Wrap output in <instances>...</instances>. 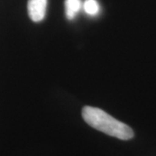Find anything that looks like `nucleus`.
I'll use <instances>...</instances> for the list:
<instances>
[{"instance_id": "nucleus-1", "label": "nucleus", "mask_w": 156, "mask_h": 156, "mask_svg": "<svg viewBox=\"0 0 156 156\" xmlns=\"http://www.w3.org/2000/svg\"><path fill=\"white\" fill-rule=\"evenodd\" d=\"M82 115L90 127L108 135L123 140L134 137V131L129 126L116 120L101 108L85 106L82 110Z\"/></svg>"}, {"instance_id": "nucleus-2", "label": "nucleus", "mask_w": 156, "mask_h": 156, "mask_svg": "<svg viewBox=\"0 0 156 156\" xmlns=\"http://www.w3.org/2000/svg\"><path fill=\"white\" fill-rule=\"evenodd\" d=\"M48 0H29L27 9L30 18L33 22H41L46 15Z\"/></svg>"}, {"instance_id": "nucleus-3", "label": "nucleus", "mask_w": 156, "mask_h": 156, "mask_svg": "<svg viewBox=\"0 0 156 156\" xmlns=\"http://www.w3.org/2000/svg\"><path fill=\"white\" fill-rule=\"evenodd\" d=\"M65 14L69 20H73L79 11L83 9L82 0H65Z\"/></svg>"}, {"instance_id": "nucleus-4", "label": "nucleus", "mask_w": 156, "mask_h": 156, "mask_svg": "<svg viewBox=\"0 0 156 156\" xmlns=\"http://www.w3.org/2000/svg\"><path fill=\"white\" fill-rule=\"evenodd\" d=\"M83 9L86 14L94 17L100 11V5L97 0H85L83 3Z\"/></svg>"}]
</instances>
